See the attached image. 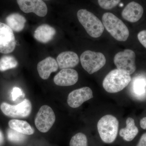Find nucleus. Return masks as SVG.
<instances>
[{
	"label": "nucleus",
	"mask_w": 146,
	"mask_h": 146,
	"mask_svg": "<svg viewBox=\"0 0 146 146\" xmlns=\"http://www.w3.org/2000/svg\"><path fill=\"white\" fill-rule=\"evenodd\" d=\"M119 125L117 119L112 115H105L101 118L97 127L102 141L107 144L114 142L117 136Z\"/></svg>",
	"instance_id": "7ed1b4c3"
},
{
	"label": "nucleus",
	"mask_w": 146,
	"mask_h": 146,
	"mask_svg": "<svg viewBox=\"0 0 146 146\" xmlns=\"http://www.w3.org/2000/svg\"><path fill=\"white\" fill-rule=\"evenodd\" d=\"M136 54L130 49H125L116 54L114 62L117 69L132 74L136 70Z\"/></svg>",
	"instance_id": "423d86ee"
},
{
	"label": "nucleus",
	"mask_w": 146,
	"mask_h": 146,
	"mask_svg": "<svg viewBox=\"0 0 146 146\" xmlns=\"http://www.w3.org/2000/svg\"><path fill=\"white\" fill-rule=\"evenodd\" d=\"M138 38L140 43L146 48V30L140 32L138 35Z\"/></svg>",
	"instance_id": "a878e982"
},
{
	"label": "nucleus",
	"mask_w": 146,
	"mask_h": 146,
	"mask_svg": "<svg viewBox=\"0 0 146 146\" xmlns=\"http://www.w3.org/2000/svg\"><path fill=\"white\" fill-rule=\"evenodd\" d=\"M93 98L92 90L89 87H84L72 91L68 95L67 102L70 107L77 108Z\"/></svg>",
	"instance_id": "9b49d317"
},
{
	"label": "nucleus",
	"mask_w": 146,
	"mask_h": 146,
	"mask_svg": "<svg viewBox=\"0 0 146 146\" xmlns=\"http://www.w3.org/2000/svg\"><path fill=\"white\" fill-rule=\"evenodd\" d=\"M20 9L25 13H34L44 17L48 13L46 5L42 0H17Z\"/></svg>",
	"instance_id": "9d476101"
},
{
	"label": "nucleus",
	"mask_w": 146,
	"mask_h": 146,
	"mask_svg": "<svg viewBox=\"0 0 146 146\" xmlns=\"http://www.w3.org/2000/svg\"><path fill=\"white\" fill-rule=\"evenodd\" d=\"M136 146H146V133H144L141 136Z\"/></svg>",
	"instance_id": "bb28decb"
},
{
	"label": "nucleus",
	"mask_w": 146,
	"mask_h": 146,
	"mask_svg": "<svg viewBox=\"0 0 146 146\" xmlns=\"http://www.w3.org/2000/svg\"><path fill=\"white\" fill-rule=\"evenodd\" d=\"M0 108L6 116L11 118H26L30 115L32 105L29 100H24L16 105H12L6 102L1 105Z\"/></svg>",
	"instance_id": "0eeeda50"
},
{
	"label": "nucleus",
	"mask_w": 146,
	"mask_h": 146,
	"mask_svg": "<svg viewBox=\"0 0 146 146\" xmlns=\"http://www.w3.org/2000/svg\"><path fill=\"white\" fill-rule=\"evenodd\" d=\"M146 82L143 78H137L133 82V90L134 94L138 96L143 95L145 92Z\"/></svg>",
	"instance_id": "5701e85b"
},
{
	"label": "nucleus",
	"mask_w": 146,
	"mask_h": 146,
	"mask_svg": "<svg viewBox=\"0 0 146 146\" xmlns=\"http://www.w3.org/2000/svg\"><path fill=\"white\" fill-rule=\"evenodd\" d=\"M126 127L120 129L119 135L125 141L130 142L137 136L138 129L135 125L134 119L132 118H128L126 121Z\"/></svg>",
	"instance_id": "a211bd4d"
},
{
	"label": "nucleus",
	"mask_w": 146,
	"mask_h": 146,
	"mask_svg": "<svg viewBox=\"0 0 146 146\" xmlns=\"http://www.w3.org/2000/svg\"><path fill=\"white\" fill-rule=\"evenodd\" d=\"M18 62L14 56H3L0 58V72H3L17 67Z\"/></svg>",
	"instance_id": "aec40b11"
},
{
	"label": "nucleus",
	"mask_w": 146,
	"mask_h": 146,
	"mask_svg": "<svg viewBox=\"0 0 146 146\" xmlns=\"http://www.w3.org/2000/svg\"><path fill=\"white\" fill-rule=\"evenodd\" d=\"M78 80L77 71L72 69H62L55 76L54 81L58 86H72L75 84Z\"/></svg>",
	"instance_id": "f8f14e48"
},
{
	"label": "nucleus",
	"mask_w": 146,
	"mask_h": 146,
	"mask_svg": "<svg viewBox=\"0 0 146 146\" xmlns=\"http://www.w3.org/2000/svg\"><path fill=\"white\" fill-rule=\"evenodd\" d=\"M25 94L22 89L18 87H14L11 92V97L13 101L16 100L21 97H25Z\"/></svg>",
	"instance_id": "393cba45"
},
{
	"label": "nucleus",
	"mask_w": 146,
	"mask_h": 146,
	"mask_svg": "<svg viewBox=\"0 0 146 146\" xmlns=\"http://www.w3.org/2000/svg\"><path fill=\"white\" fill-rule=\"evenodd\" d=\"M55 115L51 108L44 105L40 108L35 117L36 128L42 133L48 132L55 121Z\"/></svg>",
	"instance_id": "6e6552de"
},
{
	"label": "nucleus",
	"mask_w": 146,
	"mask_h": 146,
	"mask_svg": "<svg viewBox=\"0 0 146 146\" xmlns=\"http://www.w3.org/2000/svg\"><path fill=\"white\" fill-rule=\"evenodd\" d=\"M130 75L124 71L115 69L106 76L103 82L105 90L109 93H116L121 91L131 81Z\"/></svg>",
	"instance_id": "f03ea898"
},
{
	"label": "nucleus",
	"mask_w": 146,
	"mask_h": 146,
	"mask_svg": "<svg viewBox=\"0 0 146 146\" xmlns=\"http://www.w3.org/2000/svg\"><path fill=\"white\" fill-rule=\"evenodd\" d=\"M16 45L13 30L6 24L0 22V52L5 54L12 52Z\"/></svg>",
	"instance_id": "1a4fd4ad"
},
{
	"label": "nucleus",
	"mask_w": 146,
	"mask_h": 146,
	"mask_svg": "<svg viewBox=\"0 0 146 146\" xmlns=\"http://www.w3.org/2000/svg\"><path fill=\"white\" fill-rule=\"evenodd\" d=\"M10 128L25 135H31L34 133V130L26 121L18 119L10 120L8 123Z\"/></svg>",
	"instance_id": "6ab92c4d"
},
{
	"label": "nucleus",
	"mask_w": 146,
	"mask_h": 146,
	"mask_svg": "<svg viewBox=\"0 0 146 146\" xmlns=\"http://www.w3.org/2000/svg\"><path fill=\"white\" fill-rule=\"evenodd\" d=\"M57 62L60 69H70L77 66L79 58L75 52L72 51L63 52L58 56Z\"/></svg>",
	"instance_id": "2eb2a0df"
},
{
	"label": "nucleus",
	"mask_w": 146,
	"mask_h": 146,
	"mask_svg": "<svg viewBox=\"0 0 146 146\" xmlns=\"http://www.w3.org/2000/svg\"><path fill=\"white\" fill-rule=\"evenodd\" d=\"M121 0H98L100 7L105 9H112L119 3Z\"/></svg>",
	"instance_id": "b1692460"
},
{
	"label": "nucleus",
	"mask_w": 146,
	"mask_h": 146,
	"mask_svg": "<svg viewBox=\"0 0 146 146\" xmlns=\"http://www.w3.org/2000/svg\"><path fill=\"white\" fill-rule=\"evenodd\" d=\"M7 136L9 141L14 143H21L25 141L26 138L25 134L10 128L7 131Z\"/></svg>",
	"instance_id": "412c9836"
},
{
	"label": "nucleus",
	"mask_w": 146,
	"mask_h": 146,
	"mask_svg": "<svg viewBox=\"0 0 146 146\" xmlns=\"http://www.w3.org/2000/svg\"><path fill=\"white\" fill-rule=\"evenodd\" d=\"M144 10L143 7L136 2L129 3L122 12L123 18L130 23L138 22L143 16Z\"/></svg>",
	"instance_id": "ddd939ff"
},
{
	"label": "nucleus",
	"mask_w": 146,
	"mask_h": 146,
	"mask_svg": "<svg viewBox=\"0 0 146 146\" xmlns=\"http://www.w3.org/2000/svg\"><path fill=\"white\" fill-rule=\"evenodd\" d=\"M105 28L115 39L120 42L127 40L129 36V31L121 20L113 13H104L102 18Z\"/></svg>",
	"instance_id": "f257e3e1"
},
{
	"label": "nucleus",
	"mask_w": 146,
	"mask_h": 146,
	"mask_svg": "<svg viewBox=\"0 0 146 146\" xmlns=\"http://www.w3.org/2000/svg\"><path fill=\"white\" fill-rule=\"evenodd\" d=\"M7 25L13 31L20 32L23 30L26 19L20 13H12L6 18Z\"/></svg>",
	"instance_id": "f3484780"
},
{
	"label": "nucleus",
	"mask_w": 146,
	"mask_h": 146,
	"mask_svg": "<svg viewBox=\"0 0 146 146\" xmlns=\"http://www.w3.org/2000/svg\"><path fill=\"white\" fill-rule=\"evenodd\" d=\"M80 60L84 69L90 74L99 70L106 63V58L103 54L91 50L82 53Z\"/></svg>",
	"instance_id": "39448f33"
},
{
	"label": "nucleus",
	"mask_w": 146,
	"mask_h": 146,
	"mask_svg": "<svg viewBox=\"0 0 146 146\" xmlns=\"http://www.w3.org/2000/svg\"><path fill=\"white\" fill-rule=\"evenodd\" d=\"M70 146H88V141L85 134L83 133H76L71 138Z\"/></svg>",
	"instance_id": "4be33fe9"
},
{
	"label": "nucleus",
	"mask_w": 146,
	"mask_h": 146,
	"mask_svg": "<svg viewBox=\"0 0 146 146\" xmlns=\"http://www.w3.org/2000/svg\"><path fill=\"white\" fill-rule=\"evenodd\" d=\"M140 125L142 129L146 130V117L141 119L140 121Z\"/></svg>",
	"instance_id": "cd10ccee"
},
{
	"label": "nucleus",
	"mask_w": 146,
	"mask_h": 146,
	"mask_svg": "<svg viewBox=\"0 0 146 146\" xmlns=\"http://www.w3.org/2000/svg\"><path fill=\"white\" fill-rule=\"evenodd\" d=\"M77 17L90 36L98 38L101 36L104 31V27L100 20L94 13L86 9H81L78 11Z\"/></svg>",
	"instance_id": "20e7f679"
},
{
	"label": "nucleus",
	"mask_w": 146,
	"mask_h": 146,
	"mask_svg": "<svg viewBox=\"0 0 146 146\" xmlns=\"http://www.w3.org/2000/svg\"><path fill=\"white\" fill-rule=\"evenodd\" d=\"M4 142V137L2 131L0 129V146L3 144Z\"/></svg>",
	"instance_id": "c85d7f7f"
},
{
	"label": "nucleus",
	"mask_w": 146,
	"mask_h": 146,
	"mask_svg": "<svg viewBox=\"0 0 146 146\" xmlns=\"http://www.w3.org/2000/svg\"><path fill=\"white\" fill-rule=\"evenodd\" d=\"M58 68L57 61L52 57L46 58L39 62L37 65L39 76L44 80L48 78L51 74L56 72Z\"/></svg>",
	"instance_id": "4468645a"
},
{
	"label": "nucleus",
	"mask_w": 146,
	"mask_h": 146,
	"mask_svg": "<svg viewBox=\"0 0 146 146\" xmlns=\"http://www.w3.org/2000/svg\"><path fill=\"white\" fill-rule=\"evenodd\" d=\"M56 33L55 29L53 27L44 24L36 29L34 32V36L38 42L46 44L52 40Z\"/></svg>",
	"instance_id": "dca6fc26"
}]
</instances>
